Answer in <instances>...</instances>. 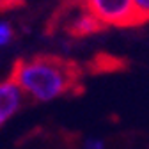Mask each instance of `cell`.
Segmentation results:
<instances>
[{"instance_id":"cell-1","label":"cell","mask_w":149,"mask_h":149,"mask_svg":"<svg viewBox=\"0 0 149 149\" xmlns=\"http://www.w3.org/2000/svg\"><path fill=\"white\" fill-rule=\"evenodd\" d=\"M9 78L34 101H52L66 94H77L82 87L80 68L73 61L55 55L16 61Z\"/></svg>"},{"instance_id":"cell-7","label":"cell","mask_w":149,"mask_h":149,"mask_svg":"<svg viewBox=\"0 0 149 149\" xmlns=\"http://www.w3.org/2000/svg\"><path fill=\"white\" fill-rule=\"evenodd\" d=\"M23 6V0H0V11H11Z\"/></svg>"},{"instance_id":"cell-5","label":"cell","mask_w":149,"mask_h":149,"mask_svg":"<svg viewBox=\"0 0 149 149\" xmlns=\"http://www.w3.org/2000/svg\"><path fill=\"white\" fill-rule=\"evenodd\" d=\"M13 25L9 22H0V46H7L13 39Z\"/></svg>"},{"instance_id":"cell-8","label":"cell","mask_w":149,"mask_h":149,"mask_svg":"<svg viewBox=\"0 0 149 149\" xmlns=\"http://www.w3.org/2000/svg\"><path fill=\"white\" fill-rule=\"evenodd\" d=\"M87 149H103V142L101 140H89Z\"/></svg>"},{"instance_id":"cell-2","label":"cell","mask_w":149,"mask_h":149,"mask_svg":"<svg viewBox=\"0 0 149 149\" xmlns=\"http://www.w3.org/2000/svg\"><path fill=\"white\" fill-rule=\"evenodd\" d=\"M84 7L105 27L140 25L133 0H84Z\"/></svg>"},{"instance_id":"cell-3","label":"cell","mask_w":149,"mask_h":149,"mask_svg":"<svg viewBox=\"0 0 149 149\" xmlns=\"http://www.w3.org/2000/svg\"><path fill=\"white\" fill-rule=\"evenodd\" d=\"M25 98L27 96L14 80L7 78L0 82V128L23 107Z\"/></svg>"},{"instance_id":"cell-4","label":"cell","mask_w":149,"mask_h":149,"mask_svg":"<svg viewBox=\"0 0 149 149\" xmlns=\"http://www.w3.org/2000/svg\"><path fill=\"white\" fill-rule=\"evenodd\" d=\"M101 29H105V25L98 20L96 16H92L89 11H84L80 16H77L71 25H69V34L71 36H77V37H85V36H91V34H96L100 32Z\"/></svg>"},{"instance_id":"cell-6","label":"cell","mask_w":149,"mask_h":149,"mask_svg":"<svg viewBox=\"0 0 149 149\" xmlns=\"http://www.w3.org/2000/svg\"><path fill=\"white\" fill-rule=\"evenodd\" d=\"M133 6H135V11L139 14L140 23L149 22V0H133Z\"/></svg>"}]
</instances>
